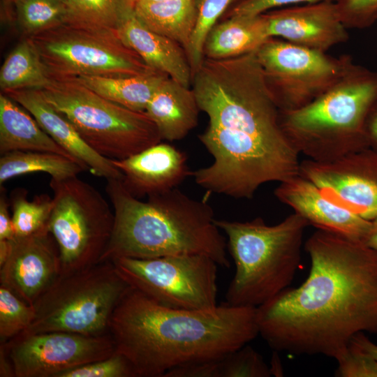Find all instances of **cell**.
<instances>
[{
  "label": "cell",
  "instance_id": "cell-1",
  "mask_svg": "<svg viewBox=\"0 0 377 377\" xmlns=\"http://www.w3.org/2000/svg\"><path fill=\"white\" fill-rule=\"evenodd\" d=\"M192 89L209 119L198 138L213 158L209 165L192 172L198 185L249 199L261 185L299 173V153L281 127L279 108L254 54L210 63Z\"/></svg>",
  "mask_w": 377,
  "mask_h": 377
},
{
  "label": "cell",
  "instance_id": "cell-2",
  "mask_svg": "<svg viewBox=\"0 0 377 377\" xmlns=\"http://www.w3.org/2000/svg\"><path fill=\"white\" fill-rule=\"evenodd\" d=\"M304 249L308 277L256 307L259 334L276 351L336 360L356 334L377 333V251L318 229Z\"/></svg>",
  "mask_w": 377,
  "mask_h": 377
},
{
  "label": "cell",
  "instance_id": "cell-3",
  "mask_svg": "<svg viewBox=\"0 0 377 377\" xmlns=\"http://www.w3.org/2000/svg\"><path fill=\"white\" fill-rule=\"evenodd\" d=\"M108 333L136 377H164L175 367L231 353L259 330L256 307L172 308L131 287L112 313Z\"/></svg>",
  "mask_w": 377,
  "mask_h": 377
},
{
  "label": "cell",
  "instance_id": "cell-4",
  "mask_svg": "<svg viewBox=\"0 0 377 377\" xmlns=\"http://www.w3.org/2000/svg\"><path fill=\"white\" fill-rule=\"evenodd\" d=\"M105 191L114 222L100 262L203 254L219 266L230 267L226 237L206 200L193 199L175 188L142 201L132 195L119 179H107Z\"/></svg>",
  "mask_w": 377,
  "mask_h": 377
},
{
  "label": "cell",
  "instance_id": "cell-5",
  "mask_svg": "<svg viewBox=\"0 0 377 377\" xmlns=\"http://www.w3.org/2000/svg\"><path fill=\"white\" fill-rule=\"evenodd\" d=\"M376 104L377 71L353 63L308 105L279 110V123L299 154L331 161L369 147L367 123Z\"/></svg>",
  "mask_w": 377,
  "mask_h": 377
},
{
  "label": "cell",
  "instance_id": "cell-6",
  "mask_svg": "<svg viewBox=\"0 0 377 377\" xmlns=\"http://www.w3.org/2000/svg\"><path fill=\"white\" fill-rule=\"evenodd\" d=\"M215 223L228 238L235 265L226 304L258 307L289 287L309 226L303 217L293 212L274 226L260 217L244 222L216 219Z\"/></svg>",
  "mask_w": 377,
  "mask_h": 377
},
{
  "label": "cell",
  "instance_id": "cell-7",
  "mask_svg": "<svg viewBox=\"0 0 377 377\" xmlns=\"http://www.w3.org/2000/svg\"><path fill=\"white\" fill-rule=\"evenodd\" d=\"M40 90L86 143L105 158L124 159L162 140L145 112L112 102L75 78L51 79Z\"/></svg>",
  "mask_w": 377,
  "mask_h": 377
},
{
  "label": "cell",
  "instance_id": "cell-8",
  "mask_svg": "<svg viewBox=\"0 0 377 377\" xmlns=\"http://www.w3.org/2000/svg\"><path fill=\"white\" fill-rule=\"evenodd\" d=\"M130 288L112 261L61 275L33 304L35 317L24 332L108 334L112 313Z\"/></svg>",
  "mask_w": 377,
  "mask_h": 377
},
{
  "label": "cell",
  "instance_id": "cell-9",
  "mask_svg": "<svg viewBox=\"0 0 377 377\" xmlns=\"http://www.w3.org/2000/svg\"><path fill=\"white\" fill-rule=\"evenodd\" d=\"M53 207L48 230L59 251L61 275L101 261L114 222L112 207L94 186L77 177L52 179Z\"/></svg>",
  "mask_w": 377,
  "mask_h": 377
},
{
  "label": "cell",
  "instance_id": "cell-10",
  "mask_svg": "<svg viewBox=\"0 0 377 377\" xmlns=\"http://www.w3.org/2000/svg\"><path fill=\"white\" fill-rule=\"evenodd\" d=\"M30 38L51 79L130 77L156 71L123 42L117 30L66 22Z\"/></svg>",
  "mask_w": 377,
  "mask_h": 377
},
{
  "label": "cell",
  "instance_id": "cell-11",
  "mask_svg": "<svg viewBox=\"0 0 377 377\" xmlns=\"http://www.w3.org/2000/svg\"><path fill=\"white\" fill-rule=\"evenodd\" d=\"M133 288L163 306L208 310L216 304L218 264L203 254L111 260Z\"/></svg>",
  "mask_w": 377,
  "mask_h": 377
},
{
  "label": "cell",
  "instance_id": "cell-12",
  "mask_svg": "<svg viewBox=\"0 0 377 377\" xmlns=\"http://www.w3.org/2000/svg\"><path fill=\"white\" fill-rule=\"evenodd\" d=\"M279 110L302 108L335 84L354 63L349 55L325 52L271 37L255 51Z\"/></svg>",
  "mask_w": 377,
  "mask_h": 377
},
{
  "label": "cell",
  "instance_id": "cell-13",
  "mask_svg": "<svg viewBox=\"0 0 377 377\" xmlns=\"http://www.w3.org/2000/svg\"><path fill=\"white\" fill-rule=\"evenodd\" d=\"M1 343L12 362L15 377H57L115 352L109 333L87 336L66 332H22Z\"/></svg>",
  "mask_w": 377,
  "mask_h": 377
},
{
  "label": "cell",
  "instance_id": "cell-14",
  "mask_svg": "<svg viewBox=\"0 0 377 377\" xmlns=\"http://www.w3.org/2000/svg\"><path fill=\"white\" fill-rule=\"evenodd\" d=\"M299 174L332 203L367 220L377 219V151L369 147L331 161L306 159Z\"/></svg>",
  "mask_w": 377,
  "mask_h": 377
},
{
  "label": "cell",
  "instance_id": "cell-15",
  "mask_svg": "<svg viewBox=\"0 0 377 377\" xmlns=\"http://www.w3.org/2000/svg\"><path fill=\"white\" fill-rule=\"evenodd\" d=\"M60 276L59 248L48 229L13 239L10 255L0 267V284L31 306Z\"/></svg>",
  "mask_w": 377,
  "mask_h": 377
},
{
  "label": "cell",
  "instance_id": "cell-16",
  "mask_svg": "<svg viewBox=\"0 0 377 377\" xmlns=\"http://www.w3.org/2000/svg\"><path fill=\"white\" fill-rule=\"evenodd\" d=\"M263 14L270 37L279 36L307 48L326 52L349 38L335 1L286 7Z\"/></svg>",
  "mask_w": 377,
  "mask_h": 377
},
{
  "label": "cell",
  "instance_id": "cell-17",
  "mask_svg": "<svg viewBox=\"0 0 377 377\" xmlns=\"http://www.w3.org/2000/svg\"><path fill=\"white\" fill-rule=\"evenodd\" d=\"M112 162L121 173L125 188L139 199L174 189L192 175L186 154L165 142Z\"/></svg>",
  "mask_w": 377,
  "mask_h": 377
},
{
  "label": "cell",
  "instance_id": "cell-18",
  "mask_svg": "<svg viewBox=\"0 0 377 377\" xmlns=\"http://www.w3.org/2000/svg\"><path fill=\"white\" fill-rule=\"evenodd\" d=\"M274 195L318 230L363 242L371 223L330 202L314 183L299 173L279 182Z\"/></svg>",
  "mask_w": 377,
  "mask_h": 377
},
{
  "label": "cell",
  "instance_id": "cell-19",
  "mask_svg": "<svg viewBox=\"0 0 377 377\" xmlns=\"http://www.w3.org/2000/svg\"><path fill=\"white\" fill-rule=\"evenodd\" d=\"M26 109L40 127L85 171L98 177L119 179L122 176L112 160L89 147L71 123L44 98L40 89H19L3 92Z\"/></svg>",
  "mask_w": 377,
  "mask_h": 377
},
{
  "label": "cell",
  "instance_id": "cell-20",
  "mask_svg": "<svg viewBox=\"0 0 377 377\" xmlns=\"http://www.w3.org/2000/svg\"><path fill=\"white\" fill-rule=\"evenodd\" d=\"M123 42L154 71L190 87L193 73L185 50L176 42L147 27L134 10L117 29Z\"/></svg>",
  "mask_w": 377,
  "mask_h": 377
},
{
  "label": "cell",
  "instance_id": "cell-21",
  "mask_svg": "<svg viewBox=\"0 0 377 377\" xmlns=\"http://www.w3.org/2000/svg\"><path fill=\"white\" fill-rule=\"evenodd\" d=\"M200 108L193 89L166 77L148 102L145 112L162 140L183 139L198 124Z\"/></svg>",
  "mask_w": 377,
  "mask_h": 377
},
{
  "label": "cell",
  "instance_id": "cell-22",
  "mask_svg": "<svg viewBox=\"0 0 377 377\" xmlns=\"http://www.w3.org/2000/svg\"><path fill=\"white\" fill-rule=\"evenodd\" d=\"M14 151L51 152L74 160L40 127L26 109L1 92L0 154Z\"/></svg>",
  "mask_w": 377,
  "mask_h": 377
},
{
  "label": "cell",
  "instance_id": "cell-23",
  "mask_svg": "<svg viewBox=\"0 0 377 377\" xmlns=\"http://www.w3.org/2000/svg\"><path fill=\"white\" fill-rule=\"evenodd\" d=\"M269 38L263 13L229 16L208 34L203 46L204 58L221 59L251 53Z\"/></svg>",
  "mask_w": 377,
  "mask_h": 377
},
{
  "label": "cell",
  "instance_id": "cell-24",
  "mask_svg": "<svg viewBox=\"0 0 377 377\" xmlns=\"http://www.w3.org/2000/svg\"><path fill=\"white\" fill-rule=\"evenodd\" d=\"M137 17L149 29L179 44L186 51L197 21L195 0H163L134 4Z\"/></svg>",
  "mask_w": 377,
  "mask_h": 377
},
{
  "label": "cell",
  "instance_id": "cell-25",
  "mask_svg": "<svg viewBox=\"0 0 377 377\" xmlns=\"http://www.w3.org/2000/svg\"><path fill=\"white\" fill-rule=\"evenodd\" d=\"M168 76L154 71L130 77L82 75L75 77L101 96L128 109L145 112L151 96Z\"/></svg>",
  "mask_w": 377,
  "mask_h": 377
},
{
  "label": "cell",
  "instance_id": "cell-26",
  "mask_svg": "<svg viewBox=\"0 0 377 377\" xmlns=\"http://www.w3.org/2000/svg\"><path fill=\"white\" fill-rule=\"evenodd\" d=\"M51 81L30 38L22 37L10 52L0 70L1 92L41 89Z\"/></svg>",
  "mask_w": 377,
  "mask_h": 377
},
{
  "label": "cell",
  "instance_id": "cell-27",
  "mask_svg": "<svg viewBox=\"0 0 377 377\" xmlns=\"http://www.w3.org/2000/svg\"><path fill=\"white\" fill-rule=\"evenodd\" d=\"M84 169L74 160L51 152L14 151L1 155L0 186L7 180L34 172L49 174L52 179L77 177Z\"/></svg>",
  "mask_w": 377,
  "mask_h": 377
},
{
  "label": "cell",
  "instance_id": "cell-28",
  "mask_svg": "<svg viewBox=\"0 0 377 377\" xmlns=\"http://www.w3.org/2000/svg\"><path fill=\"white\" fill-rule=\"evenodd\" d=\"M12 9L13 22L22 37H32L69 19L64 0H13Z\"/></svg>",
  "mask_w": 377,
  "mask_h": 377
},
{
  "label": "cell",
  "instance_id": "cell-29",
  "mask_svg": "<svg viewBox=\"0 0 377 377\" xmlns=\"http://www.w3.org/2000/svg\"><path fill=\"white\" fill-rule=\"evenodd\" d=\"M70 23L89 28L117 30L134 10L131 0H66Z\"/></svg>",
  "mask_w": 377,
  "mask_h": 377
},
{
  "label": "cell",
  "instance_id": "cell-30",
  "mask_svg": "<svg viewBox=\"0 0 377 377\" xmlns=\"http://www.w3.org/2000/svg\"><path fill=\"white\" fill-rule=\"evenodd\" d=\"M10 205L15 237H27L48 229L53 199L46 194L29 201L24 188H16L10 195Z\"/></svg>",
  "mask_w": 377,
  "mask_h": 377
},
{
  "label": "cell",
  "instance_id": "cell-31",
  "mask_svg": "<svg viewBox=\"0 0 377 377\" xmlns=\"http://www.w3.org/2000/svg\"><path fill=\"white\" fill-rule=\"evenodd\" d=\"M242 0H195L197 8L195 27L186 50L193 75L203 59V46L207 36L217 20L233 3Z\"/></svg>",
  "mask_w": 377,
  "mask_h": 377
},
{
  "label": "cell",
  "instance_id": "cell-32",
  "mask_svg": "<svg viewBox=\"0 0 377 377\" xmlns=\"http://www.w3.org/2000/svg\"><path fill=\"white\" fill-rule=\"evenodd\" d=\"M35 311L8 287L0 284V342L5 343L29 328Z\"/></svg>",
  "mask_w": 377,
  "mask_h": 377
},
{
  "label": "cell",
  "instance_id": "cell-33",
  "mask_svg": "<svg viewBox=\"0 0 377 377\" xmlns=\"http://www.w3.org/2000/svg\"><path fill=\"white\" fill-rule=\"evenodd\" d=\"M269 367L252 347H242L215 360L214 377H269Z\"/></svg>",
  "mask_w": 377,
  "mask_h": 377
},
{
  "label": "cell",
  "instance_id": "cell-34",
  "mask_svg": "<svg viewBox=\"0 0 377 377\" xmlns=\"http://www.w3.org/2000/svg\"><path fill=\"white\" fill-rule=\"evenodd\" d=\"M57 377H136V374L129 361L115 351L106 358L66 370Z\"/></svg>",
  "mask_w": 377,
  "mask_h": 377
},
{
  "label": "cell",
  "instance_id": "cell-35",
  "mask_svg": "<svg viewBox=\"0 0 377 377\" xmlns=\"http://www.w3.org/2000/svg\"><path fill=\"white\" fill-rule=\"evenodd\" d=\"M340 18L347 29H364L377 21V0H337Z\"/></svg>",
  "mask_w": 377,
  "mask_h": 377
},
{
  "label": "cell",
  "instance_id": "cell-36",
  "mask_svg": "<svg viewBox=\"0 0 377 377\" xmlns=\"http://www.w3.org/2000/svg\"><path fill=\"white\" fill-rule=\"evenodd\" d=\"M336 360L337 376L377 377V360L350 343Z\"/></svg>",
  "mask_w": 377,
  "mask_h": 377
},
{
  "label": "cell",
  "instance_id": "cell-37",
  "mask_svg": "<svg viewBox=\"0 0 377 377\" xmlns=\"http://www.w3.org/2000/svg\"><path fill=\"white\" fill-rule=\"evenodd\" d=\"M337 0H242L235 3L228 12L232 15H258L267 10L277 7L298 3H315L323 1H336Z\"/></svg>",
  "mask_w": 377,
  "mask_h": 377
},
{
  "label": "cell",
  "instance_id": "cell-38",
  "mask_svg": "<svg viewBox=\"0 0 377 377\" xmlns=\"http://www.w3.org/2000/svg\"><path fill=\"white\" fill-rule=\"evenodd\" d=\"M10 206V202L3 191L0 195V239L12 240L15 238Z\"/></svg>",
  "mask_w": 377,
  "mask_h": 377
},
{
  "label": "cell",
  "instance_id": "cell-39",
  "mask_svg": "<svg viewBox=\"0 0 377 377\" xmlns=\"http://www.w3.org/2000/svg\"><path fill=\"white\" fill-rule=\"evenodd\" d=\"M350 343L368 353L377 360V344L372 342L363 332L354 335Z\"/></svg>",
  "mask_w": 377,
  "mask_h": 377
},
{
  "label": "cell",
  "instance_id": "cell-40",
  "mask_svg": "<svg viewBox=\"0 0 377 377\" xmlns=\"http://www.w3.org/2000/svg\"><path fill=\"white\" fill-rule=\"evenodd\" d=\"M367 135L369 147L377 151V104L369 116Z\"/></svg>",
  "mask_w": 377,
  "mask_h": 377
},
{
  "label": "cell",
  "instance_id": "cell-41",
  "mask_svg": "<svg viewBox=\"0 0 377 377\" xmlns=\"http://www.w3.org/2000/svg\"><path fill=\"white\" fill-rule=\"evenodd\" d=\"M0 376L15 377L12 362L3 343L0 346Z\"/></svg>",
  "mask_w": 377,
  "mask_h": 377
},
{
  "label": "cell",
  "instance_id": "cell-42",
  "mask_svg": "<svg viewBox=\"0 0 377 377\" xmlns=\"http://www.w3.org/2000/svg\"><path fill=\"white\" fill-rule=\"evenodd\" d=\"M363 242L377 251V219L371 221L370 228L363 239Z\"/></svg>",
  "mask_w": 377,
  "mask_h": 377
},
{
  "label": "cell",
  "instance_id": "cell-43",
  "mask_svg": "<svg viewBox=\"0 0 377 377\" xmlns=\"http://www.w3.org/2000/svg\"><path fill=\"white\" fill-rule=\"evenodd\" d=\"M12 240L0 239V267L5 263L10 255L12 248Z\"/></svg>",
  "mask_w": 377,
  "mask_h": 377
},
{
  "label": "cell",
  "instance_id": "cell-44",
  "mask_svg": "<svg viewBox=\"0 0 377 377\" xmlns=\"http://www.w3.org/2000/svg\"><path fill=\"white\" fill-rule=\"evenodd\" d=\"M271 364L272 366L269 368L271 375L275 376H281L280 374H282V369H281V364L279 362L278 357H275L274 355L272 356Z\"/></svg>",
  "mask_w": 377,
  "mask_h": 377
},
{
  "label": "cell",
  "instance_id": "cell-45",
  "mask_svg": "<svg viewBox=\"0 0 377 377\" xmlns=\"http://www.w3.org/2000/svg\"><path fill=\"white\" fill-rule=\"evenodd\" d=\"M131 1H132L134 6L135 3H140V2L158 1H163V0H131Z\"/></svg>",
  "mask_w": 377,
  "mask_h": 377
},
{
  "label": "cell",
  "instance_id": "cell-46",
  "mask_svg": "<svg viewBox=\"0 0 377 377\" xmlns=\"http://www.w3.org/2000/svg\"><path fill=\"white\" fill-rule=\"evenodd\" d=\"M66 1V0H64Z\"/></svg>",
  "mask_w": 377,
  "mask_h": 377
}]
</instances>
